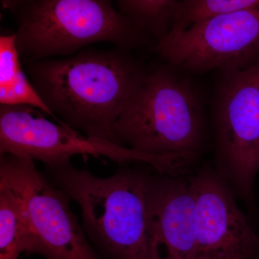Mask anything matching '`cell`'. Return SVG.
<instances>
[{
	"instance_id": "cell-1",
	"label": "cell",
	"mask_w": 259,
	"mask_h": 259,
	"mask_svg": "<svg viewBox=\"0 0 259 259\" xmlns=\"http://www.w3.org/2000/svg\"><path fill=\"white\" fill-rule=\"evenodd\" d=\"M24 64L58 123L113 144L116 122L147 72L121 49H87Z\"/></svg>"
},
{
	"instance_id": "cell-2",
	"label": "cell",
	"mask_w": 259,
	"mask_h": 259,
	"mask_svg": "<svg viewBox=\"0 0 259 259\" xmlns=\"http://www.w3.org/2000/svg\"><path fill=\"white\" fill-rule=\"evenodd\" d=\"M47 166L52 183L79 204L82 226L104 259H151L148 243L150 170L123 167L98 177L71 161Z\"/></svg>"
},
{
	"instance_id": "cell-3",
	"label": "cell",
	"mask_w": 259,
	"mask_h": 259,
	"mask_svg": "<svg viewBox=\"0 0 259 259\" xmlns=\"http://www.w3.org/2000/svg\"><path fill=\"white\" fill-rule=\"evenodd\" d=\"M113 132L120 146L155 156H182L195 163L207 136L198 89L170 68L147 71Z\"/></svg>"
},
{
	"instance_id": "cell-4",
	"label": "cell",
	"mask_w": 259,
	"mask_h": 259,
	"mask_svg": "<svg viewBox=\"0 0 259 259\" xmlns=\"http://www.w3.org/2000/svg\"><path fill=\"white\" fill-rule=\"evenodd\" d=\"M15 15L16 45L25 60L69 57L108 42L127 51L153 41L107 0L2 1Z\"/></svg>"
},
{
	"instance_id": "cell-5",
	"label": "cell",
	"mask_w": 259,
	"mask_h": 259,
	"mask_svg": "<svg viewBox=\"0 0 259 259\" xmlns=\"http://www.w3.org/2000/svg\"><path fill=\"white\" fill-rule=\"evenodd\" d=\"M214 112L215 164L236 199L259 215L255 182L259 173V59L244 69L221 71Z\"/></svg>"
},
{
	"instance_id": "cell-6",
	"label": "cell",
	"mask_w": 259,
	"mask_h": 259,
	"mask_svg": "<svg viewBox=\"0 0 259 259\" xmlns=\"http://www.w3.org/2000/svg\"><path fill=\"white\" fill-rule=\"evenodd\" d=\"M13 154L41 161L46 166L71 161L76 155L106 157L119 163L140 162L171 176L185 175L189 163L180 156H155L95 139L25 105L0 107V155Z\"/></svg>"
},
{
	"instance_id": "cell-7",
	"label": "cell",
	"mask_w": 259,
	"mask_h": 259,
	"mask_svg": "<svg viewBox=\"0 0 259 259\" xmlns=\"http://www.w3.org/2000/svg\"><path fill=\"white\" fill-rule=\"evenodd\" d=\"M0 182L20 197L30 232L28 254L46 259H104L69 205L71 198L30 158L0 155Z\"/></svg>"
},
{
	"instance_id": "cell-8",
	"label": "cell",
	"mask_w": 259,
	"mask_h": 259,
	"mask_svg": "<svg viewBox=\"0 0 259 259\" xmlns=\"http://www.w3.org/2000/svg\"><path fill=\"white\" fill-rule=\"evenodd\" d=\"M153 49L172 66L192 72L246 69L259 59V8L171 32Z\"/></svg>"
},
{
	"instance_id": "cell-9",
	"label": "cell",
	"mask_w": 259,
	"mask_h": 259,
	"mask_svg": "<svg viewBox=\"0 0 259 259\" xmlns=\"http://www.w3.org/2000/svg\"><path fill=\"white\" fill-rule=\"evenodd\" d=\"M187 177L197 211L193 259H259V234L214 166L204 163Z\"/></svg>"
},
{
	"instance_id": "cell-10",
	"label": "cell",
	"mask_w": 259,
	"mask_h": 259,
	"mask_svg": "<svg viewBox=\"0 0 259 259\" xmlns=\"http://www.w3.org/2000/svg\"><path fill=\"white\" fill-rule=\"evenodd\" d=\"M197 230L195 197L187 175L152 168L148 181V243L151 259H193Z\"/></svg>"
},
{
	"instance_id": "cell-11",
	"label": "cell",
	"mask_w": 259,
	"mask_h": 259,
	"mask_svg": "<svg viewBox=\"0 0 259 259\" xmlns=\"http://www.w3.org/2000/svg\"><path fill=\"white\" fill-rule=\"evenodd\" d=\"M0 103L34 107L54 119L22 66L15 33L0 36Z\"/></svg>"
},
{
	"instance_id": "cell-12",
	"label": "cell",
	"mask_w": 259,
	"mask_h": 259,
	"mask_svg": "<svg viewBox=\"0 0 259 259\" xmlns=\"http://www.w3.org/2000/svg\"><path fill=\"white\" fill-rule=\"evenodd\" d=\"M30 232L23 204L8 185L0 182V259L28 254Z\"/></svg>"
},
{
	"instance_id": "cell-13",
	"label": "cell",
	"mask_w": 259,
	"mask_h": 259,
	"mask_svg": "<svg viewBox=\"0 0 259 259\" xmlns=\"http://www.w3.org/2000/svg\"><path fill=\"white\" fill-rule=\"evenodd\" d=\"M177 3L176 0H119L116 5L121 14L156 44L171 32Z\"/></svg>"
},
{
	"instance_id": "cell-14",
	"label": "cell",
	"mask_w": 259,
	"mask_h": 259,
	"mask_svg": "<svg viewBox=\"0 0 259 259\" xmlns=\"http://www.w3.org/2000/svg\"><path fill=\"white\" fill-rule=\"evenodd\" d=\"M259 8V0L178 1L171 32L184 31L196 24L240 10Z\"/></svg>"
}]
</instances>
